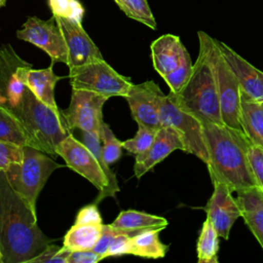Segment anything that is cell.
Here are the masks:
<instances>
[{
	"instance_id": "cell-1",
	"label": "cell",
	"mask_w": 263,
	"mask_h": 263,
	"mask_svg": "<svg viewBox=\"0 0 263 263\" xmlns=\"http://www.w3.org/2000/svg\"><path fill=\"white\" fill-rule=\"evenodd\" d=\"M0 173V249L5 263H27L51 242Z\"/></svg>"
},
{
	"instance_id": "cell-2",
	"label": "cell",
	"mask_w": 263,
	"mask_h": 263,
	"mask_svg": "<svg viewBox=\"0 0 263 263\" xmlns=\"http://www.w3.org/2000/svg\"><path fill=\"white\" fill-rule=\"evenodd\" d=\"M202 124L212 183H225L236 193L257 187L248 156L251 142L246 134L224 123Z\"/></svg>"
},
{
	"instance_id": "cell-3",
	"label": "cell",
	"mask_w": 263,
	"mask_h": 263,
	"mask_svg": "<svg viewBox=\"0 0 263 263\" xmlns=\"http://www.w3.org/2000/svg\"><path fill=\"white\" fill-rule=\"evenodd\" d=\"M9 109L24 129L27 146L57 157V147L72 134L68 129L62 112L41 102L28 87L20 103Z\"/></svg>"
},
{
	"instance_id": "cell-4",
	"label": "cell",
	"mask_w": 263,
	"mask_h": 263,
	"mask_svg": "<svg viewBox=\"0 0 263 263\" xmlns=\"http://www.w3.org/2000/svg\"><path fill=\"white\" fill-rule=\"evenodd\" d=\"M168 96L180 109L195 116L202 123H223L214 73L201 43L187 82L179 92L170 91Z\"/></svg>"
},
{
	"instance_id": "cell-5",
	"label": "cell",
	"mask_w": 263,
	"mask_h": 263,
	"mask_svg": "<svg viewBox=\"0 0 263 263\" xmlns=\"http://www.w3.org/2000/svg\"><path fill=\"white\" fill-rule=\"evenodd\" d=\"M23 160L11 164L4 173L16 195L37 218L36 201L49 176L64 166L49 154L30 146L23 147Z\"/></svg>"
},
{
	"instance_id": "cell-6",
	"label": "cell",
	"mask_w": 263,
	"mask_h": 263,
	"mask_svg": "<svg viewBox=\"0 0 263 263\" xmlns=\"http://www.w3.org/2000/svg\"><path fill=\"white\" fill-rule=\"evenodd\" d=\"M197 37L199 43L204 46L212 66L219 97L222 121L230 127L242 130L239 121L240 86L238 80L222 54L218 40L202 31L197 32Z\"/></svg>"
},
{
	"instance_id": "cell-7",
	"label": "cell",
	"mask_w": 263,
	"mask_h": 263,
	"mask_svg": "<svg viewBox=\"0 0 263 263\" xmlns=\"http://www.w3.org/2000/svg\"><path fill=\"white\" fill-rule=\"evenodd\" d=\"M70 84L74 89H84L107 98L125 97L134 84L129 77L116 72L104 59L69 71Z\"/></svg>"
},
{
	"instance_id": "cell-8",
	"label": "cell",
	"mask_w": 263,
	"mask_h": 263,
	"mask_svg": "<svg viewBox=\"0 0 263 263\" xmlns=\"http://www.w3.org/2000/svg\"><path fill=\"white\" fill-rule=\"evenodd\" d=\"M161 126H171L181 137L186 153L193 154L208 164L209 154L204 142L203 124L195 116L180 109L168 95H165L159 110Z\"/></svg>"
},
{
	"instance_id": "cell-9",
	"label": "cell",
	"mask_w": 263,
	"mask_h": 263,
	"mask_svg": "<svg viewBox=\"0 0 263 263\" xmlns=\"http://www.w3.org/2000/svg\"><path fill=\"white\" fill-rule=\"evenodd\" d=\"M57 154L65 160L68 167L84 177L99 190L95 203L98 204L106 197H112L108 179L101 168L99 161L90 150L72 134L59 144Z\"/></svg>"
},
{
	"instance_id": "cell-10",
	"label": "cell",
	"mask_w": 263,
	"mask_h": 263,
	"mask_svg": "<svg viewBox=\"0 0 263 263\" xmlns=\"http://www.w3.org/2000/svg\"><path fill=\"white\" fill-rule=\"evenodd\" d=\"M109 98L84 89L72 88L70 105L61 110L68 129L100 134L103 119V106Z\"/></svg>"
},
{
	"instance_id": "cell-11",
	"label": "cell",
	"mask_w": 263,
	"mask_h": 263,
	"mask_svg": "<svg viewBox=\"0 0 263 263\" xmlns=\"http://www.w3.org/2000/svg\"><path fill=\"white\" fill-rule=\"evenodd\" d=\"M16 37L42 49L48 54L52 64L64 63L67 65V45L54 15L47 21L29 16L22 28L16 31Z\"/></svg>"
},
{
	"instance_id": "cell-12",
	"label": "cell",
	"mask_w": 263,
	"mask_h": 263,
	"mask_svg": "<svg viewBox=\"0 0 263 263\" xmlns=\"http://www.w3.org/2000/svg\"><path fill=\"white\" fill-rule=\"evenodd\" d=\"M54 17L62 30L67 45V66L69 71L103 60L100 49L83 29L81 21L58 15H54Z\"/></svg>"
},
{
	"instance_id": "cell-13",
	"label": "cell",
	"mask_w": 263,
	"mask_h": 263,
	"mask_svg": "<svg viewBox=\"0 0 263 263\" xmlns=\"http://www.w3.org/2000/svg\"><path fill=\"white\" fill-rule=\"evenodd\" d=\"M165 95L157 83L148 80L139 84H133L126 100L133 119L141 125L158 129L160 124L159 110Z\"/></svg>"
},
{
	"instance_id": "cell-14",
	"label": "cell",
	"mask_w": 263,
	"mask_h": 263,
	"mask_svg": "<svg viewBox=\"0 0 263 263\" xmlns=\"http://www.w3.org/2000/svg\"><path fill=\"white\" fill-rule=\"evenodd\" d=\"M214 191L205 205L206 217L214 225L220 238L227 240L235 221L241 217L236 197L233 191L222 182H213Z\"/></svg>"
},
{
	"instance_id": "cell-15",
	"label": "cell",
	"mask_w": 263,
	"mask_h": 263,
	"mask_svg": "<svg viewBox=\"0 0 263 263\" xmlns=\"http://www.w3.org/2000/svg\"><path fill=\"white\" fill-rule=\"evenodd\" d=\"M175 150L185 151L181 137L173 127L160 126L151 146L144 153L136 155L134 164L135 177L140 179Z\"/></svg>"
},
{
	"instance_id": "cell-16",
	"label": "cell",
	"mask_w": 263,
	"mask_h": 263,
	"mask_svg": "<svg viewBox=\"0 0 263 263\" xmlns=\"http://www.w3.org/2000/svg\"><path fill=\"white\" fill-rule=\"evenodd\" d=\"M218 45L238 80L240 91L256 101H263V72L224 42L218 41Z\"/></svg>"
},
{
	"instance_id": "cell-17",
	"label": "cell",
	"mask_w": 263,
	"mask_h": 263,
	"mask_svg": "<svg viewBox=\"0 0 263 263\" xmlns=\"http://www.w3.org/2000/svg\"><path fill=\"white\" fill-rule=\"evenodd\" d=\"M53 64L45 69H33L30 64L23 62L17 66L16 72L24 84L44 104L55 111H61L55 103L54 87L63 76L57 75L52 70Z\"/></svg>"
},
{
	"instance_id": "cell-18",
	"label": "cell",
	"mask_w": 263,
	"mask_h": 263,
	"mask_svg": "<svg viewBox=\"0 0 263 263\" xmlns=\"http://www.w3.org/2000/svg\"><path fill=\"white\" fill-rule=\"evenodd\" d=\"M151 59L153 68L161 76L175 70L187 50L179 36L164 34L155 39L151 45Z\"/></svg>"
},
{
	"instance_id": "cell-19",
	"label": "cell",
	"mask_w": 263,
	"mask_h": 263,
	"mask_svg": "<svg viewBox=\"0 0 263 263\" xmlns=\"http://www.w3.org/2000/svg\"><path fill=\"white\" fill-rule=\"evenodd\" d=\"M241 218L263 250V192L254 187L237 192Z\"/></svg>"
},
{
	"instance_id": "cell-20",
	"label": "cell",
	"mask_w": 263,
	"mask_h": 263,
	"mask_svg": "<svg viewBox=\"0 0 263 263\" xmlns=\"http://www.w3.org/2000/svg\"><path fill=\"white\" fill-rule=\"evenodd\" d=\"M239 121L250 142L263 148V101H256L240 91Z\"/></svg>"
},
{
	"instance_id": "cell-21",
	"label": "cell",
	"mask_w": 263,
	"mask_h": 263,
	"mask_svg": "<svg viewBox=\"0 0 263 263\" xmlns=\"http://www.w3.org/2000/svg\"><path fill=\"white\" fill-rule=\"evenodd\" d=\"M116 230L130 236L145 230H163L168 222L165 218L137 210L121 211L110 224Z\"/></svg>"
},
{
	"instance_id": "cell-22",
	"label": "cell",
	"mask_w": 263,
	"mask_h": 263,
	"mask_svg": "<svg viewBox=\"0 0 263 263\" xmlns=\"http://www.w3.org/2000/svg\"><path fill=\"white\" fill-rule=\"evenodd\" d=\"M103 225L74 223L64 237V247L71 252L92 250L101 237Z\"/></svg>"
},
{
	"instance_id": "cell-23",
	"label": "cell",
	"mask_w": 263,
	"mask_h": 263,
	"mask_svg": "<svg viewBox=\"0 0 263 263\" xmlns=\"http://www.w3.org/2000/svg\"><path fill=\"white\" fill-rule=\"evenodd\" d=\"M160 231L145 230L133 235L130 255L148 259L163 258L168 251V246L160 240Z\"/></svg>"
},
{
	"instance_id": "cell-24",
	"label": "cell",
	"mask_w": 263,
	"mask_h": 263,
	"mask_svg": "<svg viewBox=\"0 0 263 263\" xmlns=\"http://www.w3.org/2000/svg\"><path fill=\"white\" fill-rule=\"evenodd\" d=\"M219 234L208 217L202 223V227L196 242V254L198 263H218Z\"/></svg>"
},
{
	"instance_id": "cell-25",
	"label": "cell",
	"mask_w": 263,
	"mask_h": 263,
	"mask_svg": "<svg viewBox=\"0 0 263 263\" xmlns=\"http://www.w3.org/2000/svg\"><path fill=\"white\" fill-rule=\"evenodd\" d=\"M0 141L27 146V138L18 119L5 105H0Z\"/></svg>"
},
{
	"instance_id": "cell-26",
	"label": "cell",
	"mask_w": 263,
	"mask_h": 263,
	"mask_svg": "<svg viewBox=\"0 0 263 263\" xmlns=\"http://www.w3.org/2000/svg\"><path fill=\"white\" fill-rule=\"evenodd\" d=\"M81 142L90 150L92 155L99 161V164H100L101 168L103 170L105 176L108 179L111 195H112V197H114L115 194L117 192H119L120 189H119V185H118V182H117L115 174L112 172V170L110 168L109 164L105 161V159L103 157L100 134H98V133L82 132V141Z\"/></svg>"
},
{
	"instance_id": "cell-27",
	"label": "cell",
	"mask_w": 263,
	"mask_h": 263,
	"mask_svg": "<svg viewBox=\"0 0 263 263\" xmlns=\"http://www.w3.org/2000/svg\"><path fill=\"white\" fill-rule=\"evenodd\" d=\"M122 12L148 28L155 30L157 24L147 0H114Z\"/></svg>"
},
{
	"instance_id": "cell-28",
	"label": "cell",
	"mask_w": 263,
	"mask_h": 263,
	"mask_svg": "<svg viewBox=\"0 0 263 263\" xmlns=\"http://www.w3.org/2000/svg\"><path fill=\"white\" fill-rule=\"evenodd\" d=\"M193 69V64L188 50H186L182 57V60L178 67L171 73L166 74L162 78L168 85L171 92L177 93L187 82Z\"/></svg>"
},
{
	"instance_id": "cell-29",
	"label": "cell",
	"mask_w": 263,
	"mask_h": 263,
	"mask_svg": "<svg viewBox=\"0 0 263 263\" xmlns=\"http://www.w3.org/2000/svg\"><path fill=\"white\" fill-rule=\"evenodd\" d=\"M100 138L103 141L102 152L105 161L110 165L116 162L122 155V142H120L113 134L111 127L103 121L100 130Z\"/></svg>"
},
{
	"instance_id": "cell-30",
	"label": "cell",
	"mask_w": 263,
	"mask_h": 263,
	"mask_svg": "<svg viewBox=\"0 0 263 263\" xmlns=\"http://www.w3.org/2000/svg\"><path fill=\"white\" fill-rule=\"evenodd\" d=\"M158 129H154V128H150V127L138 124V132L136 136L132 139H128L122 142L123 149H125L126 151L135 155L144 153L153 143Z\"/></svg>"
},
{
	"instance_id": "cell-31",
	"label": "cell",
	"mask_w": 263,
	"mask_h": 263,
	"mask_svg": "<svg viewBox=\"0 0 263 263\" xmlns=\"http://www.w3.org/2000/svg\"><path fill=\"white\" fill-rule=\"evenodd\" d=\"M52 15L72 17L81 21L84 8L78 0H47Z\"/></svg>"
},
{
	"instance_id": "cell-32",
	"label": "cell",
	"mask_w": 263,
	"mask_h": 263,
	"mask_svg": "<svg viewBox=\"0 0 263 263\" xmlns=\"http://www.w3.org/2000/svg\"><path fill=\"white\" fill-rule=\"evenodd\" d=\"M71 251L55 245H47L37 256L31 258L27 263H68Z\"/></svg>"
},
{
	"instance_id": "cell-33",
	"label": "cell",
	"mask_w": 263,
	"mask_h": 263,
	"mask_svg": "<svg viewBox=\"0 0 263 263\" xmlns=\"http://www.w3.org/2000/svg\"><path fill=\"white\" fill-rule=\"evenodd\" d=\"M23 147L0 141V173L5 172L11 164L23 160Z\"/></svg>"
},
{
	"instance_id": "cell-34",
	"label": "cell",
	"mask_w": 263,
	"mask_h": 263,
	"mask_svg": "<svg viewBox=\"0 0 263 263\" xmlns=\"http://www.w3.org/2000/svg\"><path fill=\"white\" fill-rule=\"evenodd\" d=\"M248 156L257 187L263 192V148L251 143Z\"/></svg>"
},
{
	"instance_id": "cell-35",
	"label": "cell",
	"mask_w": 263,
	"mask_h": 263,
	"mask_svg": "<svg viewBox=\"0 0 263 263\" xmlns=\"http://www.w3.org/2000/svg\"><path fill=\"white\" fill-rule=\"evenodd\" d=\"M116 230V229H115ZM132 254V236L116 230L108 248L107 257L130 255Z\"/></svg>"
},
{
	"instance_id": "cell-36",
	"label": "cell",
	"mask_w": 263,
	"mask_h": 263,
	"mask_svg": "<svg viewBox=\"0 0 263 263\" xmlns=\"http://www.w3.org/2000/svg\"><path fill=\"white\" fill-rule=\"evenodd\" d=\"M76 224H103V219L98 210L97 203L83 206L76 215Z\"/></svg>"
},
{
	"instance_id": "cell-37",
	"label": "cell",
	"mask_w": 263,
	"mask_h": 263,
	"mask_svg": "<svg viewBox=\"0 0 263 263\" xmlns=\"http://www.w3.org/2000/svg\"><path fill=\"white\" fill-rule=\"evenodd\" d=\"M116 233L115 228H113L110 224L108 225H103V229H102V234L100 239L98 240L97 245L93 247L92 251H95L96 253H98L99 255H101L104 259L107 258V252H108V248L110 246V242L112 240V238L114 237Z\"/></svg>"
},
{
	"instance_id": "cell-38",
	"label": "cell",
	"mask_w": 263,
	"mask_h": 263,
	"mask_svg": "<svg viewBox=\"0 0 263 263\" xmlns=\"http://www.w3.org/2000/svg\"><path fill=\"white\" fill-rule=\"evenodd\" d=\"M104 258L92 250L71 252L68 263H97Z\"/></svg>"
},
{
	"instance_id": "cell-39",
	"label": "cell",
	"mask_w": 263,
	"mask_h": 263,
	"mask_svg": "<svg viewBox=\"0 0 263 263\" xmlns=\"http://www.w3.org/2000/svg\"><path fill=\"white\" fill-rule=\"evenodd\" d=\"M8 101L6 96L3 93V91L0 89V105H7Z\"/></svg>"
},
{
	"instance_id": "cell-40",
	"label": "cell",
	"mask_w": 263,
	"mask_h": 263,
	"mask_svg": "<svg viewBox=\"0 0 263 263\" xmlns=\"http://www.w3.org/2000/svg\"><path fill=\"white\" fill-rule=\"evenodd\" d=\"M6 2H7V0H0V8L3 7V6H5V5H6Z\"/></svg>"
},
{
	"instance_id": "cell-41",
	"label": "cell",
	"mask_w": 263,
	"mask_h": 263,
	"mask_svg": "<svg viewBox=\"0 0 263 263\" xmlns=\"http://www.w3.org/2000/svg\"><path fill=\"white\" fill-rule=\"evenodd\" d=\"M0 263H4V260H3V255H2L1 249H0Z\"/></svg>"
},
{
	"instance_id": "cell-42",
	"label": "cell",
	"mask_w": 263,
	"mask_h": 263,
	"mask_svg": "<svg viewBox=\"0 0 263 263\" xmlns=\"http://www.w3.org/2000/svg\"><path fill=\"white\" fill-rule=\"evenodd\" d=\"M0 59H1V48H0Z\"/></svg>"
}]
</instances>
